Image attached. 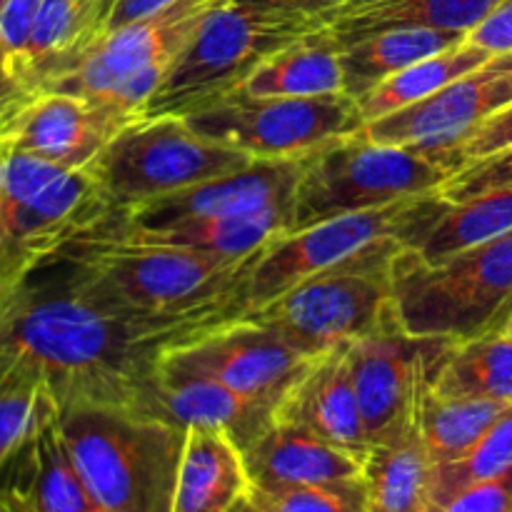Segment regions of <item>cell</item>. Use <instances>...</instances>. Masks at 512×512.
<instances>
[{"label":"cell","instance_id":"6da1fadb","mask_svg":"<svg viewBox=\"0 0 512 512\" xmlns=\"http://www.w3.org/2000/svg\"><path fill=\"white\" fill-rule=\"evenodd\" d=\"M238 315L240 295L178 313L133 308L85 265L55 255L0 283V348L40 365L60 408L108 405L138 413L165 350Z\"/></svg>","mask_w":512,"mask_h":512},{"label":"cell","instance_id":"7a4b0ae2","mask_svg":"<svg viewBox=\"0 0 512 512\" xmlns=\"http://www.w3.org/2000/svg\"><path fill=\"white\" fill-rule=\"evenodd\" d=\"M60 430L95 510H173L188 430L108 405H65Z\"/></svg>","mask_w":512,"mask_h":512},{"label":"cell","instance_id":"3957f363","mask_svg":"<svg viewBox=\"0 0 512 512\" xmlns=\"http://www.w3.org/2000/svg\"><path fill=\"white\" fill-rule=\"evenodd\" d=\"M258 253L223 258L185 245L150 243L123 228L118 210H108L80 230L58 255L85 265L110 293L133 308L178 313L240 295Z\"/></svg>","mask_w":512,"mask_h":512},{"label":"cell","instance_id":"277c9868","mask_svg":"<svg viewBox=\"0 0 512 512\" xmlns=\"http://www.w3.org/2000/svg\"><path fill=\"white\" fill-rule=\"evenodd\" d=\"M390 283L408 333L453 343L500 333L512 315V230L440 260L398 250Z\"/></svg>","mask_w":512,"mask_h":512},{"label":"cell","instance_id":"5b68a950","mask_svg":"<svg viewBox=\"0 0 512 512\" xmlns=\"http://www.w3.org/2000/svg\"><path fill=\"white\" fill-rule=\"evenodd\" d=\"M320 28V18L223 0L173 60L143 115H190L208 108L238 93L270 55Z\"/></svg>","mask_w":512,"mask_h":512},{"label":"cell","instance_id":"8992f818","mask_svg":"<svg viewBox=\"0 0 512 512\" xmlns=\"http://www.w3.org/2000/svg\"><path fill=\"white\" fill-rule=\"evenodd\" d=\"M453 175V165L423 145L370 143L360 130L343 135L303 158L290 233L338 215L438 193Z\"/></svg>","mask_w":512,"mask_h":512},{"label":"cell","instance_id":"52a82bcc","mask_svg":"<svg viewBox=\"0 0 512 512\" xmlns=\"http://www.w3.org/2000/svg\"><path fill=\"white\" fill-rule=\"evenodd\" d=\"M403 248L408 245L400 238L380 240L243 315L273 328L310 358L343 348L378 330L395 313L390 265Z\"/></svg>","mask_w":512,"mask_h":512},{"label":"cell","instance_id":"ba28073f","mask_svg":"<svg viewBox=\"0 0 512 512\" xmlns=\"http://www.w3.org/2000/svg\"><path fill=\"white\" fill-rule=\"evenodd\" d=\"M250 163V155L195 133L183 115H140L105 145L90 170L110 210H130Z\"/></svg>","mask_w":512,"mask_h":512},{"label":"cell","instance_id":"9c48e42d","mask_svg":"<svg viewBox=\"0 0 512 512\" xmlns=\"http://www.w3.org/2000/svg\"><path fill=\"white\" fill-rule=\"evenodd\" d=\"M448 205L450 200L440 193L415 195L385 208L338 215L298 233L280 235L255 255L245 275L240 288L243 313L263 308L305 278L335 268L380 240L400 238L413 245Z\"/></svg>","mask_w":512,"mask_h":512},{"label":"cell","instance_id":"30bf717a","mask_svg":"<svg viewBox=\"0 0 512 512\" xmlns=\"http://www.w3.org/2000/svg\"><path fill=\"white\" fill-rule=\"evenodd\" d=\"M183 118L198 135L253 160L305 158L365 125L358 98L348 93L288 98L238 90Z\"/></svg>","mask_w":512,"mask_h":512},{"label":"cell","instance_id":"8fae6325","mask_svg":"<svg viewBox=\"0 0 512 512\" xmlns=\"http://www.w3.org/2000/svg\"><path fill=\"white\" fill-rule=\"evenodd\" d=\"M223 0H175L155 13L110 28L68 80L53 90L105 100L143 115L163 75Z\"/></svg>","mask_w":512,"mask_h":512},{"label":"cell","instance_id":"7c38bea8","mask_svg":"<svg viewBox=\"0 0 512 512\" xmlns=\"http://www.w3.org/2000/svg\"><path fill=\"white\" fill-rule=\"evenodd\" d=\"M453 340L408 333L398 310L373 333L345 345L370 445L415 428L420 393Z\"/></svg>","mask_w":512,"mask_h":512},{"label":"cell","instance_id":"4fadbf2b","mask_svg":"<svg viewBox=\"0 0 512 512\" xmlns=\"http://www.w3.org/2000/svg\"><path fill=\"white\" fill-rule=\"evenodd\" d=\"M313 360L285 343L273 328L238 315L188 343L165 350L158 368L210 378L243 398L278 410L280 400L303 378Z\"/></svg>","mask_w":512,"mask_h":512},{"label":"cell","instance_id":"5bb4252c","mask_svg":"<svg viewBox=\"0 0 512 512\" xmlns=\"http://www.w3.org/2000/svg\"><path fill=\"white\" fill-rule=\"evenodd\" d=\"M140 115L68 90H38L0 110V145L63 170L93 165L105 145Z\"/></svg>","mask_w":512,"mask_h":512},{"label":"cell","instance_id":"9a60e30c","mask_svg":"<svg viewBox=\"0 0 512 512\" xmlns=\"http://www.w3.org/2000/svg\"><path fill=\"white\" fill-rule=\"evenodd\" d=\"M510 105L512 53H503L460 75L430 98L365 123L360 135L380 145H423L445 158L450 148Z\"/></svg>","mask_w":512,"mask_h":512},{"label":"cell","instance_id":"2e32d148","mask_svg":"<svg viewBox=\"0 0 512 512\" xmlns=\"http://www.w3.org/2000/svg\"><path fill=\"white\" fill-rule=\"evenodd\" d=\"M303 173V158L253 160L248 168L235 170L223 178L205 180L183 193L150 200L138 208L120 210L133 225L160 228L195 218H230L255 213L273 205L293 203Z\"/></svg>","mask_w":512,"mask_h":512},{"label":"cell","instance_id":"e0dca14e","mask_svg":"<svg viewBox=\"0 0 512 512\" xmlns=\"http://www.w3.org/2000/svg\"><path fill=\"white\" fill-rule=\"evenodd\" d=\"M118 3L120 0H40L13 103L38 90L58 88L68 80L113 28Z\"/></svg>","mask_w":512,"mask_h":512},{"label":"cell","instance_id":"ac0fdd59","mask_svg":"<svg viewBox=\"0 0 512 512\" xmlns=\"http://www.w3.org/2000/svg\"><path fill=\"white\" fill-rule=\"evenodd\" d=\"M138 415H148L183 430H220L245 450L273 425L275 408L243 398L210 378L158 368Z\"/></svg>","mask_w":512,"mask_h":512},{"label":"cell","instance_id":"d6986e66","mask_svg":"<svg viewBox=\"0 0 512 512\" xmlns=\"http://www.w3.org/2000/svg\"><path fill=\"white\" fill-rule=\"evenodd\" d=\"M0 490L23 498L35 512H98L65 445L53 393L28 438L0 468Z\"/></svg>","mask_w":512,"mask_h":512},{"label":"cell","instance_id":"ffe728a7","mask_svg":"<svg viewBox=\"0 0 512 512\" xmlns=\"http://www.w3.org/2000/svg\"><path fill=\"white\" fill-rule=\"evenodd\" d=\"M243 463L250 493H283L363 475V458L278 418L243 450Z\"/></svg>","mask_w":512,"mask_h":512},{"label":"cell","instance_id":"44dd1931","mask_svg":"<svg viewBox=\"0 0 512 512\" xmlns=\"http://www.w3.org/2000/svg\"><path fill=\"white\" fill-rule=\"evenodd\" d=\"M275 418L300 425L318 438L365 458L370 438L345 345L313 360L303 378L280 400Z\"/></svg>","mask_w":512,"mask_h":512},{"label":"cell","instance_id":"7402d4cb","mask_svg":"<svg viewBox=\"0 0 512 512\" xmlns=\"http://www.w3.org/2000/svg\"><path fill=\"white\" fill-rule=\"evenodd\" d=\"M248 495L243 450L220 430L188 428L170 512H235Z\"/></svg>","mask_w":512,"mask_h":512},{"label":"cell","instance_id":"603a6c76","mask_svg":"<svg viewBox=\"0 0 512 512\" xmlns=\"http://www.w3.org/2000/svg\"><path fill=\"white\" fill-rule=\"evenodd\" d=\"M503 0H348L328 18L340 43L393 28H435L468 35Z\"/></svg>","mask_w":512,"mask_h":512},{"label":"cell","instance_id":"cb8c5ba5","mask_svg":"<svg viewBox=\"0 0 512 512\" xmlns=\"http://www.w3.org/2000/svg\"><path fill=\"white\" fill-rule=\"evenodd\" d=\"M118 218L123 228L140 240L185 245V248L205 250V253L223 255V258H248L280 235L290 233L293 203L273 205V208L245 215H230V218L180 220V223L160 225V228L133 225L120 210Z\"/></svg>","mask_w":512,"mask_h":512},{"label":"cell","instance_id":"d4e9b609","mask_svg":"<svg viewBox=\"0 0 512 512\" xmlns=\"http://www.w3.org/2000/svg\"><path fill=\"white\" fill-rule=\"evenodd\" d=\"M340 50L343 43L325 25L270 55L240 90L250 95H288V98L345 93Z\"/></svg>","mask_w":512,"mask_h":512},{"label":"cell","instance_id":"484cf974","mask_svg":"<svg viewBox=\"0 0 512 512\" xmlns=\"http://www.w3.org/2000/svg\"><path fill=\"white\" fill-rule=\"evenodd\" d=\"M468 35L435 28H393L383 33L343 43L340 65H343L345 93L360 98L390 75L410 68L418 60L455 48Z\"/></svg>","mask_w":512,"mask_h":512},{"label":"cell","instance_id":"4316f807","mask_svg":"<svg viewBox=\"0 0 512 512\" xmlns=\"http://www.w3.org/2000/svg\"><path fill=\"white\" fill-rule=\"evenodd\" d=\"M433 460L418 428L373 443L363 458V483L370 512H428Z\"/></svg>","mask_w":512,"mask_h":512},{"label":"cell","instance_id":"83f0119b","mask_svg":"<svg viewBox=\"0 0 512 512\" xmlns=\"http://www.w3.org/2000/svg\"><path fill=\"white\" fill-rule=\"evenodd\" d=\"M430 388L445 398L498 400L512 405V335L500 330L453 343L440 358Z\"/></svg>","mask_w":512,"mask_h":512},{"label":"cell","instance_id":"f1b7e54d","mask_svg":"<svg viewBox=\"0 0 512 512\" xmlns=\"http://www.w3.org/2000/svg\"><path fill=\"white\" fill-rule=\"evenodd\" d=\"M508 408L498 400L445 398L428 383L415 410V428L433 465L450 463L468 453Z\"/></svg>","mask_w":512,"mask_h":512},{"label":"cell","instance_id":"f546056e","mask_svg":"<svg viewBox=\"0 0 512 512\" xmlns=\"http://www.w3.org/2000/svg\"><path fill=\"white\" fill-rule=\"evenodd\" d=\"M490 58L493 55L488 50L478 48V45L465 38L455 48H448L443 53H435L430 58L418 60L415 65L390 75L388 80H383L373 90L360 95V115H363L365 123H373V120L383 118V115H390L395 110H403L408 105L420 103V100L448 88L453 80L470 73V70H475Z\"/></svg>","mask_w":512,"mask_h":512},{"label":"cell","instance_id":"4dcf8cb0","mask_svg":"<svg viewBox=\"0 0 512 512\" xmlns=\"http://www.w3.org/2000/svg\"><path fill=\"white\" fill-rule=\"evenodd\" d=\"M512 230V185L485 190L475 198L450 203L445 213L408 245L423 260H440Z\"/></svg>","mask_w":512,"mask_h":512},{"label":"cell","instance_id":"1f68e13d","mask_svg":"<svg viewBox=\"0 0 512 512\" xmlns=\"http://www.w3.org/2000/svg\"><path fill=\"white\" fill-rule=\"evenodd\" d=\"M48 398L40 365L18 350L0 348V468L28 438Z\"/></svg>","mask_w":512,"mask_h":512},{"label":"cell","instance_id":"d6a6232c","mask_svg":"<svg viewBox=\"0 0 512 512\" xmlns=\"http://www.w3.org/2000/svg\"><path fill=\"white\" fill-rule=\"evenodd\" d=\"M508 470H512V405L468 453L450 463L433 465L428 510L440 508L463 490L500 478Z\"/></svg>","mask_w":512,"mask_h":512},{"label":"cell","instance_id":"836d02e7","mask_svg":"<svg viewBox=\"0 0 512 512\" xmlns=\"http://www.w3.org/2000/svg\"><path fill=\"white\" fill-rule=\"evenodd\" d=\"M248 503L253 512H370L363 475L283 493H250Z\"/></svg>","mask_w":512,"mask_h":512},{"label":"cell","instance_id":"e575fe53","mask_svg":"<svg viewBox=\"0 0 512 512\" xmlns=\"http://www.w3.org/2000/svg\"><path fill=\"white\" fill-rule=\"evenodd\" d=\"M512 145V105L508 110H503L500 115H495L493 120H488L485 125H480L475 133H470L468 138L460 140L455 148H450L445 153L448 163L453 165L455 173L470 168V165L480 163V160L490 158V155L500 153V150L510 148Z\"/></svg>","mask_w":512,"mask_h":512},{"label":"cell","instance_id":"d590c367","mask_svg":"<svg viewBox=\"0 0 512 512\" xmlns=\"http://www.w3.org/2000/svg\"><path fill=\"white\" fill-rule=\"evenodd\" d=\"M428 512H512V470L463 490L453 500Z\"/></svg>","mask_w":512,"mask_h":512},{"label":"cell","instance_id":"8d00e7d4","mask_svg":"<svg viewBox=\"0 0 512 512\" xmlns=\"http://www.w3.org/2000/svg\"><path fill=\"white\" fill-rule=\"evenodd\" d=\"M468 40L490 55L512 53V0H503L478 28L470 30Z\"/></svg>","mask_w":512,"mask_h":512},{"label":"cell","instance_id":"74e56055","mask_svg":"<svg viewBox=\"0 0 512 512\" xmlns=\"http://www.w3.org/2000/svg\"><path fill=\"white\" fill-rule=\"evenodd\" d=\"M243 3L258 5L268 10H285V13L308 15V18H320L328 25V18L338 8H343L348 0H243Z\"/></svg>","mask_w":512,"mask_h":512},{"label":"cell","instance_id":"f35d334b","mask_svg":"<svg viewBox=\"0 0 512 512\" xmlns=\"http://www.w3.org/2000/svg\"><path fill=\"white\" fill-rule=\"evenodd\" d=\"M175 3V0H120L118 10H115V18H113V28L118 25L130 23V20H138L143 15L155 13V10L165 8V5Z\"/></svg>","mask_w":512,"mask_h":512},{"label":"cell","instance_id":"ab89813d","mask_svg":"<svg viewBox=\"0 0 512 512\" xmlns=\"http://www.w3.org/2000/svg\"><path fill=\"white\" fill-rule=\"evenodd\" d=\"M0 512H35V510L30 508L23 498H18V495L8 493V490H0Z\"/></svg>","mask_w":512,"mask_h":512},{"label":"cell","instance_id":"60d3db41","mask_svg":"<svg viewBox=\"0 0 512 512\" xmlns=\"http://www.w3.org/2000/svg\"><path fill=\"white\" fill-rule=\"evenodd\" d=\"M235 512H253V510H250V503H248V500H245V503H243V505H240V508H238V510H235Z\"/></svg>","mask_w":512,"mask_h":512},{"label":"cell","instance_id":"b9f144b4","mask_svg":"<svg viewBox=\"0 0 512 512\" xmlns=\"http://www.w3.org/2000/svg\"><path fill=\"white\" fill-rule=\"evenodd\" d=\"M505 333H508V335H512V315H510V320H508V325H505Z\"/></svg>","mask_w":512,"mask_h":512},{"label":"cell","instance_id":"7bdbcfd3","mask_svg":"<svg viewBox=\"0 0 512 512\" xmlns=\"http://www.w3.org/2000/svg\"><path fill=\"white\" fill-rule=\"evenodd\" d=\"M5 5H8V0H0V10H3Z\"/></svg>","mask_w":512,"mask_h":512},{"label":"cell","instance_id":"ee69618b","mask_svg":"<svg viewBox=\"0 0 512 512\" xmlns=\"http://www.w3.org/2000/svg\"><path fill=\"white\" fill-rule=\"evenodd\" d=\"M240 505H243V503H240ZM240 505H238V508H240ZM238 508H235V510H238Z\"/></svg>","mask_w":512,"mask_h":512}]
</instances>
